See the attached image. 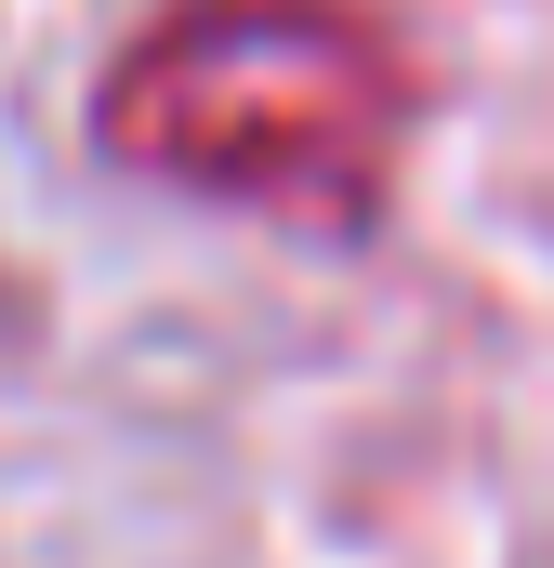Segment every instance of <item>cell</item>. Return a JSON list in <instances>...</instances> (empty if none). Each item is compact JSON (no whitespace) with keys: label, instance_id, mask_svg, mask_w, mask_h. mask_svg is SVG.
Segmentation results:
<instances>
[{"label":"cell","instance_id":"obj_1","mask_svg":"<svg viewBox=\"0 0 554 568\" xmlns=\"http://www.w3.org/2000/svg\"><path fill=\"white\" fill-rule=\"evenodd\" d=\"M410 40L370 0H172L106 67V145L225 212L370 239L410 145Z\"/></svg>","mask_w":554,"mask_h":568}]
</instances>
